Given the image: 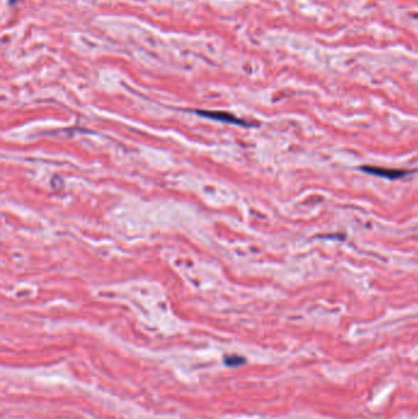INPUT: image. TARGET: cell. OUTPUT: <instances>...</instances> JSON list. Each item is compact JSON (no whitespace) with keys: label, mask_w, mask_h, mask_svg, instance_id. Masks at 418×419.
I'll return each instance as SVG.
<instances>
[{"label":"cell","mask_w":418,"mask_h":419,"mask_svg":"<svg viewBox=\"0 0 418 419\" xmlns=\"http://www.w3.org/2000/svg\"><path fill=\"white\" fill-rule=\"evenodd\" d=\"M361 170L365 173H368V174L376 175V177L380 178H388V179L394 180L399 179V178L405 177V175L409 174L410 172H406V170L402 169H388V168H381V167H370V165H366V167L361 168Z\"/></svg>","instance_id":"cell-1"},{"label":"cell","mask_w":418,"mask_h":419,"mask_svg":"<svg viewBox=\"0 0 418 419\" xmlns=\"http://www.w3.org/2000/svg\"><path fill=\"white\" fill-rule=\"evenodd\" d=\"M197 114L205 116V118L215 119V120L223 121V123L233 124V125H241V126H250V124H248L247 121L241 120V119L236 118L234 115L229 114V113L224 112H205V110H197Z\"/></svg>","instance_id":"cell-2"},{"label":"cell","mask_w":418,"mask_h":419,"mask_svg":"<svg viewBox=\"0 0 418 419\" xmlns=\"http://www.w3.org/2000/svg\"><path fill=\"white\" fill-rule=\"evenodd\" d=\"M224 363H227L228 366H239V364H243L244 363V359L241 358V357L238 356H232V357H227V358H224Z\"/></svg>","instance_id":"cell-3"}]
</instances>
